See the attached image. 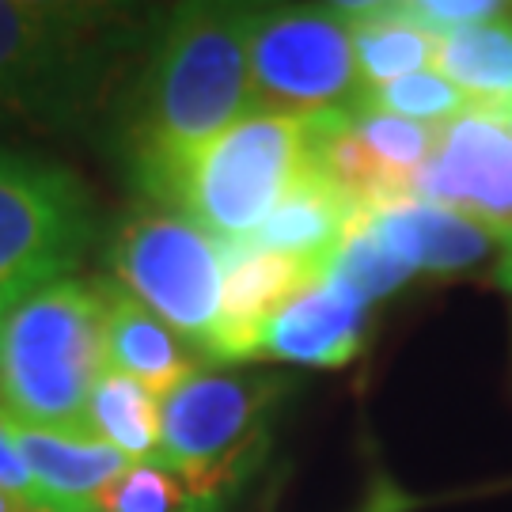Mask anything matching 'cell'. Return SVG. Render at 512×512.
Masks as SVG:
<instances>
[{
	"label": "cell",
	"instance_id": "6da1fadb",
	"mask_svg": "<svg viewBox=\"0 0 512 512\" xmlns=\"http://www.w3.org/2000/svg\"><path fill=\"white\" fill-rule=\"evenodd\" d=\"M251 8L190 4L164 23L137 95L133 156L141 186L251 114Z\"/></svg>",
	"mask_w": 512,
	"mask_h": 512
},
{
	"label": "cell",
	"instance_id": "7a4b0ae2",
	"mask_svg": "<svg viewBox=\"0 0 512 512\" xmlns=\"http://www.w3.org/2000/svg\"><path fill=\"white\" fill-rule=\"evenodd\" d=\"M107 372V289L80 277L23 296L0 319V414L12 425L84 429Z\"/></svg>",
	"mask_w": 512,
	"mask_h": 512
},
{
	"label": "cell",
	"instance_id": "3957f363",
	"mask_svg": "<svg viewBox=\"0 0 512 512\" xmlns=\"http://www.w3.org/2000/svg\"><path fill=\"white\" fill-rule=\"evenodd\" d=\"M304 175L308 118L247 114L171 164L145 190L171 213L194 220L217 243H243Z\"/></svg>",
	"mask_w": 512,
	"mask_h": 512
},
{
	"label": "cell",
	"instance_id": "277c9868",
	"mask_svg": "<svg viewBox=\"0 0 512 512\" xmlns=\"http://www.w3.org/2000/svg\"><path fill=\"white\" fill-rule=\"evenodd\" d=\"M137 38V16L114 4L0 0V107L76 103Z\"/></svg>",
	"mask_w": 512,
	"mask_h": 512
},
{
	"label": "cell",
	"instance_id": "5b68a950",
	"mask_svg": "<svg viewBox=\"0 0 512 512\" xmlns=\"http://www.w3.org/2000/svg\"><path fill=\"white\" fill-rule=\"evenodd\" d=\"M251 114L319 118L361 99L342 8H251Z\"/></svg>",
	"mask_w": 512,
	"mask_h": 512
},
{
	"label": "cell",
	"instance_id": "8992f818",
	"mask_svg": "<svg viewBox=\"0 0 512 512\" xmlns=\"http://www.w3.org/2000/svg\"><path fill=\"white\" fill-rule=\"evenodd\" d=\"M110 258L122 293L145 304L209 361L224 296V251L217 239L171 209H152L122 224Z\"/></svg>",
	"mask_w": 512,
	"mask_h": 512
},
{
	"label": "cell",
	"instance_id": "52a82bcc",
	"mask_svg": "<svg viewBox=\"0 0 512 512\" xmlns=\"http://www.w3.org/2000/svg\"><path fill=\"white\" fill-rule=\"evenodd\" d=\"M277 384L266 376L202 372L160 399V463L183 475L217 509L224 490L247 475L266 437Z\"/></svg>",
	"mask_w": 512,
	"mask_h": 512
},
{
	"label": "cell",
	"instance_id": "ba28073f",
	"mask_svg": "<svg viewBox=\"0 0 512 512\" xmlns=\"http://www.w3.org/2000/svg\"><path fill=\"white\" fill-rule=\"evenodd\" d=\"M88 232V198L69 171L0 152V319L69 277Z\"/></svg>",
	"mask_w": 512,
	"mask_h": 512
},
{
	"label": "cell",
	"instance_id": "9c48e42d",
	"mask_svg": "<svg viewBox=\"0 0 512 512\" xmlns=\"http://www.w3.org/2000/svg\"><path fill=\"white\" fill-rule=\"evenodd\" d=\"M414 202L475 220L512 251V110L471 107L437 129L429 164L414 179Z\"/></svg>",
	"mask_w": 512,
	"mask_h": 512
},
{
	"label": "cell",
	"instance_id": "30bf717a",
	"mask_svg": "<svg viewBox=\"0 0 512 512\" xmlns=\"http://www.w3.org/2000/svg\"><path fill=\"white\" fill-rule=\"evenodd\" d=\"M220 251L224 296L217 334L209 342V361H251L277 311L308 293L311 285L327 281V274L251 243H220Z\"/></svg>",
	"mask_w": 512,
	"mask_h": 512
},
{
	"label": "cell",
	"instance_id": "8fae6325",
	"mask_svg": "<svg viewBox=\"0 0 512 512\" xmlns=\"http://www.w3.org/2000/svg\"><path fill=\"white\" fill-rule=\"evenodd\" d=\"M365 308V300L327 277L277 311L255 357L315 368L349 365L365 346Z\"/></svg>",
	"mask_w": 512,
	"mask_h": 512
},
{
	"label": "cell",
	"instance_id": "7c38bea8",
	"mask_svg": "<svg viewBox=\"0 0 512 512\" xmlns=\"http://www.w3.org/2000/svg\"><path fill=\"white\" fill-rule=\"evenodd\" d=\"M368 228L410 274H459L494 255L497 239L475 220L429 202H399L368 213Z\"/></svg>",
	"mask_w": 512,
	"mask_h": 512
},
{
	"label": "cell",
	"instance_id": "4fadbf2b",
	"mask_svg": "<svg viewBox=\"0 0 512 512\" xmlns=\"http://www.w3.org/2000/svg\"><path fill=\"white\" fill-rule=\"evenodd\" d=\"M12 440L38 494L73 512L92 509L95 497L129 467V459H122L88 429L12 425Z\"/></svg>",
	"mask_w": 512,
	"mask_h": 512
},
{
	"label": "cell",
	"instance_id": "5bb4252c",
	"mask_svg": "<svg viewBox=\"0 0 512 512\" xmlns=\"http://www.w3.org/2000/svg\"><path fill=\"white\" fill-rule=\"evenodd\" d=\"M205 357L137 304L122 289H107V368L148 387L164 399L167 391L202 376Z\"/></svg>",
	"mask_w": 512,
	"mask_h": 512
},
{
	"label": "cell",
	"instance_id": "9a60e30c",
	"mask_svg": "<svg viewBox=\"0 0 512 512\" xmlns=\"http://www.w3.org/2000/svg\"><path fill=\"white\" fill-rule=\"evenodd\" d=\"M361 213H368V209L353 205L334 186H327L308 171L281 198V205L266 217V224L243 243L262 247V251H277V255L296 258L311 270H319V274H330V262L342 251L349 228Z\"/></svg>",
	"mask_w": 512,
	"mask_h": 512
},
{
	"label": "cell",
	"instance_id": "2e32d148",
	"mask_svg": "<svg viewBox=\"0 0 512 512\" xmlns=\"http://www.w3.org/2000/svg\"><path fill=\"white\" fill-rule=\"evenodd\" d=\"M342 12L349 16L361 95L433 69L440 38L406 16L403 4H342Z\"/></svg>",
	"mask_w": 512,
	"mask_h": 512
},
{
	"label": "cell",
	"instance_id": "e0dca14e",
	"mask_svg": "<svg viewBox=\"0 0 512 512\" xmlns=\"http://www.w3.org/2000/svg\"><path fill=\"white\" fill-rule=\"evenodd\" d=\"M433 69L452 80L475 107L512 110V16L444 35L437 42Z\"/></svg>",
	"mask_w": 512,
	"mask_h": 512
},
{
	"label": "cell",
	"instance_id": "ac0fdd59",
	"mask_svg": "<svg viewBox=\"0 0 512 512\" xmlns=\"http://www.w3.org/2000/svg\"><path fill=\"white\" fill-rule=\"evenodd\" d=\"M84 429L114 448L129 463L160 459V395L122 372H103L95 380L84 410Z\"/></svg>",
	"mask_w": 512,
	"mask_h": 512
},
{
	"label": "cell",
	"instance_id": "d6986e66",
	"mask_svg": "<svg viewBox=\"0 0 512 512\" xmlns=\"http://www.w3.org/2000/svg\"><path fill=\"white\" fill-rule=\"evenodd\" d=\"M95 512H213L183 475H175L167 463H129L122 475L110 482L92 501Z\"/></svg>",
	"mask_w": 512,
	"mask_h": 512
},
{
	"label": "cell",
	"instance_id": "ffe728a7",
	"mask_svg": "<svg viewBox=\"0 0 512 512\" xmlns=\"http://www.w3.org/2000/svg\"><path fill=\"white\" fill-rule=\"evenodd\" d=\"M353 107L440 129V126H448V122H456L459 114L471 107V99L459 92L452 80H444L437 69H425V73L395 80V84H387V88L365 92Z\"/></svg>",
	"mask_w": 512,
	"mask_h": 512
},
{
	"label": "cell",
	"instance_id": "44dd1931",
	"mask_svg": "<svg viewBox=\"0 0 512 512\" xmlns=\"http://www.w3.org/2000/svg\"><path fill=\"white\" fill-rule=\"evenodd\" d=\"M349 110H353V122H357V133L365 137V145L406 186V194L414 202V179H418V171L433 156L437 129L418 126V122H403V118H391V114H376V110H361V107H349Z\"/></svg>",
	"mask_w": 512,
	"mask_h": 512
},
{
	"label": "cell",
	"instance_id": "7402d4cb",
	"mask_svg": "<svg viewBox=\"0 0 512 512\" xmlns=\"http://www.w3.org/2000/svg\"><path fill=\"white\" fill-rule=\"evenodd\" d=\"M403 12L410 19H418L425 31H433L437 38L463 31V27H475L486 19L509 16V4H497V0H406Z\"/></svg>",
	"mask_w": 512,
	"mask_h": 512
},
{
	"label": "cell",
	"instance_id": "603a6c76",
	"mask_svg": "<svg viewBox=\"0 0 512 512\" xmlns=\"http://www.w3.org/2000/svg\"><path fill=\"white\" fill-rule=\"evenodd\" d=\"M0 490H12V494H38L23 459H19V448L12 440V425L0 414Z\"/></svg>",
	"mask_w": 512,
	"mask_h": 512
},
{
	"label": "cell",
	"instance_id": "cb8c5ba5",
	"mask_svg": "<svg viewBox=\"0 0 512 512\" xmlns=\"http://www.w3.org/2000/svg\"><path fill=\"white\" fill-rule=\"evenodd\" d=\"M0 512H73V509H61V505L46 501L42 494H12V490H0Z\"/></svg>",
	"mask_w": 512,
	"mask_h": 512
},
{
	"label": "cell",
	"instance_id": "d4e9b609",
	"mask_svg": "<svg viewBox=\"0 0 512 512\" xmlns=\"http://www.w3.org/2000/svg\"><path fill=\"white\" fill-rule=\"evenodd\" d=\"M497 277H501V285L512 293V251H505V258H501V274Z\"/></svg>",
	"mask_w": 512,
	"mask_h": 512
},
{
	"label": "cell",
	"instance_id": "484cf974",
	"mask_svg": "<svg viewBox=\"0 0 512 512\" xmlns=\"http://www.w3.org/2000/svg\"><path fill=\"white\" fill-rule=\"evenodd\" d=\"M88 512H95V509H88Z\"/></svg>",
	"mask_w": 512,
	"mask_h": 512
}]
</instances>
